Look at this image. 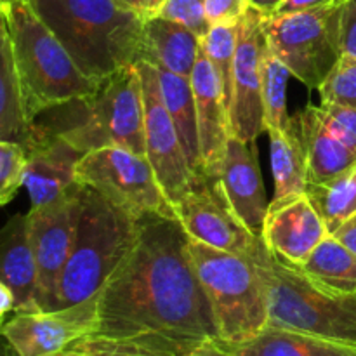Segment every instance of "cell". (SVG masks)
<instances>
[{
	"label": "cell",
	"instance_id": "cell-1",
	"mask_svg": "<svg viewBox=\"0 0 356 356\" xmlns=\"http://www.w3.org/2000/svg\"><path fill=\"white\" fill-rule=\"evenodd\" d=\"M177 218L139 219L131 252L99 292L97 336L134 339L184 356L218 339V325Z\"/></svg>",
	"mask_w": 356,
	"mask_h": 356
},
{
	"label": "cell",
	"instance_id": "cell-2",
	"mask_svg": "<svg viewBox=\"0 0 356 356\" xmlns=\"http://www.w3.org/2000/svg\"><path fill=\"white\" fill-rule=\"evenodd\" d=\"M94 82L143 59L145 19L117 0H28Z\"/></svg>",
	"mask_w": 356,
	"mask_h": 356
},
{
	"label": "cell",
	"instance_id": "cell-3",
	"mask_svg": "<svg viewBox=\"0 0 356 356\" xmlns=\"http://www.w3.org/2000/svg\"><path fill=\"white\" fill-rule=\"evenodd\" d=\"M0 16L10 38L31 120L37 122L44 111L89 96L96 89L97 82L75 65L28 0H2Z\"/></svg>",
	"mask_w": 356,
	"mask_h": 356
},
{
	"label": "cell",
	"instance_id": "cell-4",
	"mask_svg": "<svg viewBox=\"0 0 356 356\" xmlns=\"http://www.w3.org/2000/svg\"><path fill=\"white\" fill-rule=\"evenodd\" d=\"M139 235V219L94 188L82 184L75 238L56 292V309L99 296Z\"/></svg>",
	"mask_w": 356,
	"mask_h": 356
},
{
	"label": "cell",
	"instance_id": "cell-5",
	"mask_svg": "<svg viewBox=\"0 0 356 356\" xmlns=\"http://www.w3.org/2000/svg\"><path fill=\"white\" fill-rule=\"evenodd\" d=\"M65 104L70 108L63 115L66 124L47 129L80 152L120 146L146 156L145 92L138 63L101 79L89 96Z\"/></svg>",
	"mask_w": 356,
	"mask_h": 356
},
{
	"label": "cell",
	"instance_id": "cell-6",
	"mask_svg": "<svg viewBox=\"0 0 356 356\" xmlns=\"http://www.w3.org/2000/svg\"><path fill=\"white\" fill-rule=\"evenodd\" d=\"M268 305V325L356 348V316L339 298L316 289L301 271L282 263L264 245L252 259Z\"/></svg>",
	"mask_w": 356,
	"mask_h": 356
},
{
	"label": "cell",
	"instance_id": "cell-7",
	"mask_svg": "<svg viewBox=\"0 0 356 356\" xmlns=\"http://www.w3.org/2000/svg\"><path fill=\"white\" fill-rule=\"evenodd\" d=\"M190 252L218 325V341L242 343L268 325V305L256 263L190 240Z\"/></svg>",
	"mask_w": 356,
	"mask_h": 356
},
{
	"label": "cell",
	"instance_id": "cell-8",
	"mask_svg": "<svg viewBox=\"0 0 356 356\" xmlns=\"http://www.w3.org/2000/svg\"><path fill=\"white\" fill-rule=\"evenodd\" d=\"M344 2L292 14L264 16L268 45L292 75L320 89L341 59L339 21Z\"/></svg>",
	"mask_w": 356,
	"mask_h": 356
},
{
	"label": "cell",
	"instance_id": "cell-9",
	"mask_svg": "<svg viewBox=\"0 0 356 356\" xmlns=\"http://www.w3.org/2000/svg\"><path fill=\"white\" fill-rule=\"evenodd\" d=\"M76 179L103 193L136 219L149 214L177 218L149 160L131 149L106 146L86 153L76 167Z\"/></svg>",
	"mask_w": 356,
	"mask_h": 356
},
{
	"label": "cell",
	"instance_id": "cell-10",
	"mask_svg": "<svg viewBox=\"0 0 356 356\" xmlns=\"http://www.w3.org/2000/svg\"><path fill=\"white\" fill-rule=\"evenodd\" d=\"M80 205L82 183H75L65 195L42 207H31L26 214L28 236L38 268L40 312L56 309V292L72 252Z\"/></svg>",
	"mask_w": 356,
	"mask_h": 356
},
{
	"label": "cell",
	"instance_id": "cell-11",
	"mask_svg": "<svg viewBox=\"0 0 356 356\" xmlns=\"http://www.w3.org/2000/svg\"><path fill=\"white\" fill-rule=\"evenodd\" d=\"M174 209L190 238L209 247L256 259L266 245L232 211L218 179L198 177Z\"/></svg>",
	"mask_w": 356,
	"mask_h": 356
},
{
	"label": "cell",
	"instance_id": "cell-12",
	"mask_svg": "<svg viewBox=\"0 0 356 356\" xmlns=\"http://www.w3.org/2000/svg\"><path fill=\"white\" fill-rule=\"evenodd\" d=\"M138 68L145 92L146 159L152 163L163 193L170 204L176 205L202 176L191 169L184 155L176 125L163 104L156 68L146 61H138Z\"/></svg>",
	"mask_w": 356,
	"mask_h": 356
},
{
	"label": "cell",
	"instance_id": "cell-13",
	"mask_svg": "<svg viewBox=\"0 0 356 356\" xmlns=\"http://www.w3.org/2000/svg\"><path fill=\"white\" fill-rule=\"evenodd\" d=\"M99 296L54 312L14 313L2 334L17 356H54L97 332Z\"/></svg>",
	"mask_w": 356,
	"mask_h": 356
},
{
	"label": "cell",
	"instance_id": "cell-14",
	"mask_svg": "<svg viewBox=\"0 0 356 356\" xmlns=\"http://www.w3.org/2000/svg\"><path fill=\"white\" fill-rule=\"evenodd\" d=\"M264 14L250 6L238 23V45L233 65V94L229 106L232 134L245 143H254L264 131L261 99V59L266 47Z\"/></svg>",
	"mask_w": 356,
	"mask_h": 356
},
{
	"label": "cell",
	"instance_id": "cell-15",
	"mask_svg": "<svg viewBox=\"0 0 356 356\" xmlns=\"http://www.w3.org/2000/svg\"><path fill=\"white\" fill-rule=\"evenodd\" d=\"M28 163L23 186L30 195L31 207H42L65 195L76 179V167L86 153L63 136L38 124L37 136L28 143Z\"/></svg>",
	"mask_w": 356,
	"mask_h": 356
},
{
	"label": "cell",
	"instance_id": "cell-16",
	"mask_svg": "<svg viewBox=\"0 0 356 356\" xmlns=\"http://www.w3.org/2000/svg\"><path fill=\"white\" fill-rule=\"evenodd\" d=\"M191 86H193L195 106H197L202 163L205 174L212 179H218L226 146L233 136L232 120H229V106L226 103L225 90L214 66L204 51L191 73Z\"/></svg>",
	"mask_w": 356,
	"mask_h": 356
},
{
	"label": "cell",
	"instance_id": "cell-17",
	"mask_svg": "<svg viewBox=\"0 0 356 356\" xmlns=\"http://www.w3.org/2000/svg\"><path fill=\"white\" fill-rule=\"evenodd\" d=\"M329 235L323 219L306 195L268 207L263 240L268 250L289 266H299Z\"/></svg>",
	"mask_w": 356,
	"mask_h": 356
},
{
	"label": "cell",
	"instance_id": "cell-18",
	"mask_svg": "<svg viewBox=\"0 0 356 356\" xmlns=\"http://www.w3.org/2000/svg\"><path fill=\"white\" fill-rule=\"evenodd\" d=\"M222 195L240 221L263 238L268 207L254 143L232 136L218 177Z\"/></svg>",
	"mask_w": 356,
	"mask_h": 356
},
{
	"label": "cell",
	"instance_id": "cell-19",
	"mask_svg": "<svg viewBox=\"0 0 356 356\" xmlns=\"http://www.w3.org/2000/svg\"><path fill=\"white\" fill-rule=\"evenodd\" d=\"M0 284L16 298V313L40 312L38 268L28 236L26 216L16 214L2 229L0 242Z\"/></svg>",
	"mask_w": 356,
	"mask_h": 356
},
{
	"label": "cell",
	"instance_id": "cell-20",
	"mask_svg": "<svg viewBox=\"0 0 356 356\" xmlns=\"http://www.w3.org/2000/svg\"><path fill=\"white\" fill-rule=\"evenodd\" d=\"M292 122L305 146L308 184L327 183L356 165V153L329 131L318 106L309 104Z\"/></svg>",
	"mask_w": 356,
	"mask_h": 356
},
{
	"label": "cell",
	"instance_id": "cell-21",
	"mask_svg": "<svg viewBox=\"0 0 356 356\" xmlns=\"http://www.w3.org/2000/svg\"><path fill=\"white\" fill-rule=\"evenodd\" d=\"M202 54V38L177 21L162 16L145 19V49L141 61L191 79Z\"/></svg>",
	"mask_w": 356,
	"mask_h": 356
},
{
	"label": "cell",
	"instance_id": "cell-22",
	"mask_svg": "<svg viewBox=\"0 0 356 356\" xmlns=\"http://www.w3.org/2000/svg\"><path fill=\"white\" fill-rule=\"evenodd\" d=\"M216 343L233 356H356V348L266 325L242 343Z\"/></svg>",
	"mask_w": 356,
	"mask_h": 356
},
{
	"label": "cell",
	"instance_id": "cell-23",
	"mask_svg": "<svg viewBox=\"0 0 356 356\" xmlns=\"http://www.w3.org/2000/svg\"><path fill=\"white\" fill-rule=\"evenodd\" d=\"M37 131L38 124L28 115L10 38L0 24V141L26 146L37 136Z\"/></svg>",
	"mask_w": 356,
	"mask_h": 356
},
{
	"label": "cell",
	"instance_id": "cell-24",
	"mask_svg": "<svg viewBox=\"0 0 356 356\" xmlns=\"http://www.w3.org/2000/svg\"><path fill=\"white\" fill-rule=\"evenodd\" d=\"M296 270L332 298L356 292V256L334 235H327Z\"/></svg>",
	"mask_w": 356,
	"mask_h": 356
},
{
	"label": "cell",
	"instance_id": "cell-25",
	"mask_svg": "<svg viewBox=\"0 0 356 356\" xmlns=\"http://www.w3.org/2000/svg\"><path fill=\"white\" fill-rule=\"evenodd\" d=\"M268 136H270L271 172L275 181V195L270 207H277L292 198L306 195L308 165H306L305 146L294 122L289 131H271L268 132Z\"/></svg>",
	"mask_w": 356,
	"mask_h": 356
},
{
	"label": "cell",
	"instance_id": "cell-26",
	"mask_svg": "<svg viewBox=\"0 0 356 356\" xmlns=\"http://www.w3.org/2000/svg\"><path fill=\"white\" fill-rule=\"evenodd\" d=\"M156 73H159L160 92H162L163 104H165L167 111H169L170 118H172L174 125H176L184 155H186L191 169L198 176H207L200 155L197 106H195L191 79L176 75V73H170L163 68H156Z\"/></svg>",
	"mask_w": 356,
	"mask_h": 356
},
{
	"label": "cell",
	"instance_id": "cell-27",
	"mask_svg": "<svg viewBox=\"0 0 356 356\" xmlns=\"http://www.w3.org/2000/svg\"><path fill=\"white\" fill-rule=\"evenodd\" d=\"M306 197L312 200L329 235L356 214V165L341 176L320 184H308Z\"/></svg>",
	"mask_w": 356,
	"mask_h": 356
},
{
	"label": "cell",
	"instance_id": "cell-28",
	"mask_svg": "<svg viewBox=\"0 0 356 356\" xmlns=\"http://www.w3.org/2000/svg\"><path fill=\"white\" fill-rule=\"evenodd\" d=\"M291 70L266 44L261 59V99L264 111V131H289L292 117L287 110V83Z\"/></svg>",
	"mask_w": 356,
	"mask_h": 356
},
{
	"label": "cell",
	"instance_id": "cell-29",
	"mask_svg": "<svg viewBox=\"0 0 356 356\" xmlns=\"http://www.w3.org/2000/svg\"><path fill=\"white\" fill-rule=\"evenodd\" d=\"M238 23L214 24L202 38V51L218 73L228 106H232L233 65H235L236 45H238Z\"/></svg>",
	"mask_w": 356,
	"mask_h": 356
},
{
	"label": "cell",
	"instance_id": "cell-30",
	"mask_svg": "<svg viewBox=\"0 0 356 356\" xmlns=\"http://www.w3.org/2000/svg\"><path fill=\"white\" fill-rule=\"evenodd\" d=\"M318 90L322 103L356 108V59L341 56Z\"/></svg>",
	"mask_w": 356,
	"mask_h": 356
},
{
	"label": "cell",
	"instance_id": "cell-31",
	"mask_svg": "<svg viewBox=\"0 0 356 356\" xmlns=\"http://www.w3.org/2000/svg\"><path fill=\"white\" fill-rule=\"evenodd\" d=\"M28 152L21 143L0 141V204L7 205L23 186Z\"/></svg>",
	"mask_w": 356,
	"mask_h": 356
},
{
	"label": "cell",
	"instance_id": "cell-32",
	"mask_svg": "<svg viewBox=\"0 0 356 356\" xmlns=\"http://www.w3.org/2000/svg\"><path fill=\"white\" fill-rule=\"evenodd\" d=\"M87 356H179L165 348L134 339H111L92 334L79 341Z\"/></svg>",
	"mask_w": 356,
	"mask_h": 356
},
{
	"label": "cell",
	"instance_id": "cell-33",
	"mask_svg": "<svg viewBox=\"0 0 356 356\" xmlns=\"http://www.w3.org/2000/svg\"><path fill=\"white\" fill-rule=\"evenodd\" d=\"M205 2L207 0H167L159 16L177 21L204 38L211 30V24L205 16Z\"/></svg>",
	"mask_w": 356,
	"mask_h": 356
},
{
	"label": "cell",
	"instance_id": "cell-34",
	"mask_svg": "<svg viewBox=\"0 0 356 356\" xmlns=\"http://www.w3.org/2000/svg\"><path fill=\"white\" fill-rule=\"evenodd\" d=\"M318 111L329 131L356 153V108L322 103Z\"/></svg>",
	"mask_w": 356,
	"mask_h": 356
},
{
	"label": "cell",
	"instance_id": "cell-35",
	"mask_svg": "<svg viewBox=\"0 0 356 356\" xmlns=\"http://www.w3.org/2000/svg\"><path fill=\"white\" fill-rule=\"evenodd\" d=\"M250 6V0H207L205 16L211 26L221 23H238Z\"/></svg>",
	"mask_w": 356,
	"mask_h": 356
},
{
	"label": "cell",
	"instance_id": "cell-36",
	"mask_svg": "<svg viewBox=\"0 0 356 356\" xmlns=\"http://www.w3.org/2000/svg\"><path fill=\"white\" fill-rule=\"evenodd\" d=\"M341 54L356 59V0H346L339 21Z\"/></svg>",
	"mask_w": 356,
	"mask_h": 356
},
{
	"label": "cell",
	"instance_id": "cell-37",
	"mask_svg": "<svg viewBox=\"0 0 356 356\" xmlns=\"http://www.w3.org/2000/svg\"><path fill=\"white\" fill-rule=\"evenodd\" d=\"M165 2L167 0H117L118 6L138 14L143 19L159 16V13L165 6Z\"/></svg>",
	"mask_w": 356,
	"mask_h": 356
},
{
	"label": "cell",
	"instance_id": "cell-38",
	"mask_svg": "<svg viewBox=\"0 0 356 356\" xmlns=\"http://www.w3.org/2000/svg\"><path fill=\"white\" fill-rule=\"evenodd\" d=\"M346 2V0H285L275 14H292V13H301V10L309 9H318V7L332 6V3ZM273 14V16H275Z\"/></svg>",
	"mask_w": 356,
	"mask_h": 356
},
{
	"label": "cell",
	"instance_id": "cell-39",
	"mask_svg": "<svg viewBox=\"0 0 356 356\" xmlns=\"http://www.w3.org/2000/svg\"><path fill=\"white\" fill-rule=\"evenodd\" d=\"M332 235L356 256V214L351 216L348 221H344Z\"/></svg>",
	"mask_w": 356,
	"mask_h": 356
},
{
	"label": "cell",
	"instance_id": "cell-40",
	"mask_svg": "<svg viewBox=\"0 0 356 356\" xmlns=\"http://www.w3.org/2000/svg\"><path fill=\"white\" fill-rule=\"evenodd\" d=\"M184 356H233L232 353H228L226 350H222L216 339H209L200 343L198 346H195L193 350L188 351Z\"/></svg>",
	"mask_w": 356,
	"mask_h": 356
},
{
	"label": "cell",
	"instance_id": "cell-41",
	"mask_svg": "<svg viewBox=\"0 0 356 356\" xmlns=\"http://www.w3.org/2000/svg\"><path fill=\"white\" fill-rule=\"evenodd\" d=\"M10 312L16 313V298L9 287L0 284V315L6 316Z\"/></svg>",
	"mask_w": 356,
	"mask_h": 356
},
{
	"label": "cell",
	"instance_id": "cell-42",
	"mask_svg": "<svg viewBox=\"0 0 356 356\" xmlns=\"http://www.w3.org/2000/svg\"><path fill=\"white\" fill-rule=\"evenodd\" d=\"M285 0H250L252 7H256L257 10L264 14V16H273L278 10V7L284 3Z\"/></svg>",
	"mask_w": 356,
	"mask_h": 356
},
{
	"label": "cell",
	"instance_id": "cell-43",
	"mask_svg": "<svg viewBox=\"0 0 356 356\" xmlns=\"http://www.w3.org/2000/svg\"><path fill=\"white\" fill-rule=\"evenodd\" d=\"M54 356H87V353L82 350V346L79 344V341H76V343H73L72 346H68L66 350H63L61 353H58Z\"/></svg>",
	"mask_w": 356,
	"mask_h": 356
},
{
	"label": "cell",
	"instance_id": "cell-44",
	"mask_svg": "<svg viewBox=\"0 0 356 356\" xmlns=\"http://www.w3.org/2000/svg\"><path fill=\"white\" fill-rule=\"evenodd\" d=\"M339 299H341V302H343V305L346 306V308L356 316V292L355 294L346 296V298H339Z\"/></svg>",
	"mask_w": 356,
	"mask_h": 356
}]
</instances>
